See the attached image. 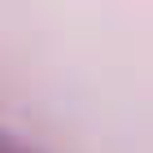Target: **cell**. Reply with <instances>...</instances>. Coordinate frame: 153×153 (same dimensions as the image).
<instances>
[{
    "label": "cell",
    "instance_id": "6da1fadb",
    "mask_svg": "<svg viewBox=\"0 0 153 153\" xmlns=\"http://www.w3.org/2000/svg\"><path fill=\"white\" fill-rule=\"evenodd\" d=\"M0 153H35V149H26V144H18L13 136H4V131H0Z\"/></svg>",
    "mask_w": 153,
    "mask_h": 153
}]
</instances>
